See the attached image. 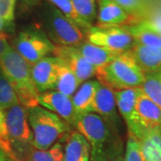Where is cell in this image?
Here are the masks:
<instances>
[{"instance_id": "obj_1", "label": "cell", "mask_w": 161, "mask_h": 161, "mask_svg": "<svg viewBox=\"0 0 161 161\" xmlns=\"http://www.w3.org/2000/svg\"><path fill=\"white\" fill-rule=\"evenodd\" d=\"M74 126L91 146L90 161H108L121 155L119 144L113 138V130L95 113L77 115Z\"/></svg>"}, {"instance_id": "obj_2", "label": "cell", "mask_w": 161, "mask_h": 161, "mask_svg": "<svg viewBox=\"0 0 161 161\" xmlns=\"http://www.w3.org/2000/svg\"><path fill=\"white\" fill-rule=\"evenodd\" d=\"M0 72L14 88L20 105L26 109L39 106L40 94L32 80L31 65L13 47L0 58Z\"/></svg>"}, {"instance_id": "obj_3", "label": "cell", "mask_w": 161, "mask_h": 161, "mask_svg": "<svg viewBox=\"0 0 161 161\" xmlns=\"http://www.w3.org/2000/svg\"><path fill=\"white\" fill-rule=\"evenodd\" d=\"M35 150H46L64 139L70 132V125L58 115L42 107L27 109Z\"/></svg>"}, {"instance_id": "obj_4", "label": "cell", "mask_w": 161, "mask_h": 161, "mask_svg": "<svg viewBox=\"0 0 161 161\" xmlns=\"http://www.w3.org/2000/svg\"><path fill=\"white\" fill-rule=\"evenodd\" d=\"M96 76L101 84L119 91L141 87L146 75L136 63L130 49L118 54L105 68L98 70Z\"/></svg>"}, {"instance_id": "obj_5", "label": "cell", "mask_w": 161, "mask_h": 161, "mask_svg": "<svg viewBox=\"0 0 161 161\" xmlns=\"http://www.w3.org/2000/svg\"><path fill=\"white\" fill-rule=\"evenodd\" d=\"M6 126L11 143L12 160L31 161L34 147L27 109L22 105H16L6 110Z\"/></svg>"}, {"instance_id": "obj_6", "label": "cell", "mask_w": 161, "mask_h": 161, "mask_svg": "<svg viewBox=\"0 0 161 161\" xmlns=\"http://www.w3.org/2000/svg\"><path fill=\"white\" fill-rule=\"evenodd\" d=\"M15 50L22 58L33 65L54 50L55 45L39 29H27L20 32L14 40Z\"/></svg>"}, {"instance_id": "obj_7", "label": "cell", "mask_w": 161, "mask_h": 161, "mask_svg": "<svg viewBox=\"0 0 161 161\" xmlns=\"http://www.w3.org/2000/svg\"><path fill=\"white\" fill-rule=\"evenodd\" d=\"M87 41L115 54L128 51L135 44L125 27L92 26L85 32Z\"/></svg>"}, {"instance_id": "obj_8", "label": "cell", "mask_w": 161, "mask_h": 161, "mask_svg": "<svg viewBox=\"0 0 161 161\" xmlns=\"http://www.w3.org/2000/svg\"><path fill=\"white\" fill-rule=\"evenodd\" d=\"M47 25L49 34L58 46L78 47L85 38L80 26L53 6L47 13Z\"/></svg>"}, {"instance_id": "obj_9", "label": "cell", "mask_w": 161, "mask_h": 161, "mask_svg": "<svg viewBox=\"0 0 161 161\" xmlns=\"http://www.w3.org/2000/svg\"><path fill=\"white\" fill-rule=\"evenodd\" d=\"M153 130H161V108L147 98L140 89L136 103V119L128 133L139 139L144 133Z\"/></svg>"}, {"instance_id": "obj_10", "label": "cell", "mask_w": 161, "mask_h": 161, "mask_svg": "<svg viewBox=\"0 0 161 161\" xmlns=\"http://www.w3.org/2000/svg\"><path fill=\"white\" fill-rule=\"evenodd\" d=\"M56 58L62 59L77 77L80 84L96 76L98 69L88 62L75 47L55 45L52 52Z\"/></svg>"}, {"instance_id": "obj_11", "label": "cell", "mask_w": 161, "mask_h": 161, "mask_svg": "<svg viewBox=\"0 0 161 161\" xmlns=\"http://www.w3.org/2000/svg\"><path fill=\"white\" fill-rule=\"evenodd\" d=\"M91 112L99 115L112 130L117 131L119 118L114 90L100 83L93 100Z\"/></svg>"}, {"instance_id": "obj_12", "label": "cell", "mask_w": 161, "mask_h": 161, "mask_svg": "<svg viewBox=\"0 0 161 161\" xmlns=\"http://www.w3.org/2000/svg\"><path fill=\"white\" fill-rule=\"evenodd\" d=\"M59 63V59L56 57H46L31 66L32 80L39 94L55 90Z\"/></svg>"}, {"instance_id": "obj_13", "label": "cell", "mask_w": 161, "mask_h": 161, "mask_svg": "<svg viewBox=\"0 0 161 161\" xmlns=\"http://www.w3.org/2000/svg\"><path fill=\"white\" fill-rule=\"evenodd\" d=\"M39 105L58 115L70 125H74L77 114L71 97L54 90L48 91L39 95Z\"/></svg>"}, {"instance_id": "obj_14", "label": "cell", "mask_w": 161, "mask_h": 161, "mask_svg": "<svg viewBox=\"0 0 161 161\" xmlns=\"http://www.w3.org/2000/svg\"><path fill=\"white\" fill-rule=\"evenodd\" d=\"M129 19L130 14L115 0H98L97 26L121 27Z\"/></svg>"}, {"instance_id": "obj_15", "label": "cell", "mask_w": 161, "mask_h": 161, "mask_svg": "<svg viewBox=\"0 0 161 161\" xmlns=\"http://www.w3.org/2000/svg\"><path fill=\"white\" fill-rule=\"evenodd\" d=\"M139 88H128L115 91V103L118 112L126 123L128 131L132 129L136 119V103L138 98Z\"/></svg>"}, {"instance_id": "obj_16", "label": "cell", "mask_w": 161, "mask_h": 161, "mask_svg": "<svg viewBox=\"0 0 161 161\" xmlns=\"http://www.w3.org/2000/svg\"><path fill=\"white\" fill-rule=\"evenodd\" d=\"M131 52L145 75L158 74L161 72V48L134 44Z\"/></svg>"}, {"instance_id": "obj_17", "label": "cell", "mask_w": 161, "mask_h": 161, "mask_svg": "<svg viewBox=\"0 0 161 161\" xmlns=\"http://www.w3.org/2000/svg\"><path fill=\"white\" fill-rule=\"evenodd\" d=\"M91 146L85 137L75 131L71 132L64 148L63 161H90Z\"/></svg>"}, {"instance_id": "obj_18", "label": "cell", "mask_w": 161, "mask_h": 161, "mask_svg": "<svg viewBox=\"0 0 161 161\" xmlns=\"http://www.w3.org/2000/svg\"><path fill=\"white\" fill-rule=\"evenodd\" d=\"M100 82L98 80H89L80 84L72 97V101L77 115L90 113L92 103Z\"/></svg>"}, {"instance_id": "obj_19", "label": "cell", "mask_w": 161, "mask_h": 161, "mask_svg": "<svg viewBox=\"0 0 161 161\" xmlns=\"http://www.w3.org/2000/svg\"><path fill=\"white\" fill-rule=\"evenodd\" d=\"M75 47L88 62H90L98 70L105 68L118 55L88 41L82 42Z\"/></svg>"}, {"instance_id": "obj_20", "label": "cell", "mask_w": 161, "mask_h": 161, "mask_svg": "<svg viewBox=\"0 0 161 161\" xmlns=\"http://www.w3.org/2000/svg\"><path fill=\"white\" fill-rule=\"evenodd\" d=\"M125 28L132 35L135 44L161 48V34L150 23H142Z\"/></svg>"}, {"instance_id": "obj_21", "label": "cell", "mask_w": 161, "mask_h": 161, "mask_svg": "<svg viewBox=\"0 0 161 161\" xmlns=\"http://www.w3.org/2000/svg\"><path fill=\"white\" fill-rule=\"evenodd\" d=\"M58 59L60 63L58 68V80L54 91L61 92L65 96L72 98L75 92L78 90V88L80 85V82L77 79L75 74L72 72V70L67 66V64L62 59L60 58Z\"/></svg>"}, {"instance_id": "obj_22", "label": "cell", "mask_w": 161, "mask_h": 161, "mask_svg": "<svg viewBox=\"0 0 161 161\" xmlns=\"http://www.w3.org/2000/svg\"><path fill=\"white\" fill-rule=\"evenodd\" d=\"M147 161H161V132L153 130L137 139Z\"/></svg>"}, {"instance_id": "obj_23", "label": "cell", "mask_w": 161, "mask_h": 161, "mask_svg": "<svg viewBox=\"0 0 161 161\" xmlns=\"http://www.w3.org/2000/svg\"><path fill=\"white\" fill-rule=\"evenodd\" d=\"M140 89L147 98L161 108V80L157 74L146 75Z\"/></svg>"}, {"instance_id": "obj_24", "label": "cell", "mask_w": 161, "mask_h": 161, "mask_svg": "<svg viewBox=\"0 0 161 161\" xmlns=\"http://www.w3.org/2000/svg\"><path fill=\"white\" fill-rule=\"evenodd\" d=\"M71 2L79 17L88 25L92 26V23L97 18L96 0H71Z\"/></svg>"}, {"instance_id": "obj_25", "label": "cell", "mask_w": 161, "mask_h": 161, "mask_svg": "<svg viewBox=\"0 0 161 161\" xmlns=\"http://www.w3.org/2000/svg\"><path fill=\"white\" fill-rule=\"evenodd\" d=\"M16 105H20L17 95L10 82L0 72V108L6 111Z\"/></svg>"}, {"instance_id": "obj_26", "label": "cell", "mask_w": 161, "mask_h": 161, "mask_svg": "<svg viewBox=\"0 0 161 161\" xmlns=\"http://www.w3.org/2000/svg\"><path fill=\"white\" fill-rule=\"evenodd\" d=\"M63 141H59L46 150H33L31 155V161H63Z\"/></svg>"}, {"instance_id": "obj_27", "label": "cell", "mask_w": 161, "mask_h": 161, "mask_svg": "<svg viewBox=\"0 0 161 161\" xmlns=\"http://www.w3.org/2000/svg\"><path fill=\"white\" fill-rule=\"evenodd\" d=\"M52 6L56 7L58 10L61 12L63 14H64L66 17L71 19L73 22H75L78 26H80L82 30L85 31L86 32L88 30L90 29L92 26L88 25L85 23L77 14V13L75 11V7L73 6L71 0H47Z\"/></svg>"}, {"instance_id": "obj_28", "label": "cell", "mask_w": 161, "mask_h": 161, "mask_svg": "<svg viewBox=\"0 0 161 161\" xmlns=\"http://www.w3.org/2000/svg\"><path fill=\"white\" fill-rule=\"evenodd\" d=\"M125 161H147L139 141L130 133H128Z\"/></svg>"}, {"instance_id": "obj_29", "label": "cell", "mask_w": 161, "mask_h": 161, "mask_svg": "<svg viewBox=\"0 0 161 161\" xmlns=\"http://www.w3.org/2000/svg\"><path fill=\"white\" fill-rule=\"evenodd\" d=\"M0 149L9 158H12L11 143L6 126V111L0 108Z\"/></svg>"}, {"instance_id": "obj_30", "label": "cell", "mask_w": 161, "mask_h": 161, "mask_svg": "<svg viewBox=\"0 0 161 161\" xmlns=\"http://www.w3.org/2000/svg\"><path fill=\"white\" fill-rule=\"evenodd\" d=\"M15 4L16 0H0V18L7 27L14 23Z\"/></svg>"}, {"instance_id": "obj_31", "label": "cell", "mask_w": 161, "mask_h": 161, "mask_svg": "<svg viewBox=\"0 0 161 161\" xmlns=\"http://www.w3.org/2000/svg\"><path fill=\"white\" fill-rule=\"evenodd\" d=\"M128 14L140 12L142 9V0H115Z\"/></svg>"}, {"instance_id": "obj_32", "label": "cell", "mask_w": 161, "mask_h": 161, "mask_svg": "<svg viewBox=\"0 0 161 161\" xmlns=\"http://www.w3.org/2000/svg\"><path fill=\"white\" fill-rule=\"evenodd\" d=\"M11 47L7 42V36L4 32H0V58H2Z\"/></svg>"}, {"instance_id": "obj_33", "label": "cell", "mask_w": 161, "mask_h": 161, "mask_svg": "<svg viewBox=\"0 0 161 161\" xmlns=\"http://www.w3.org/2000/svg\"><path fill=\"white\" fill-rule=\"evenodd\" d=\"M108 161H125V158L123 157L122 155H118L115 157V158H111Z\"/></svg>"}, {"instance_id": "obj_34", "label": "cell", "mask_w": 161, "mask_h": 161, "mask_svg": "<svg viewBox=\"0 0 161 161\" xmlns=\"http://www.w3.org/2000/svg\"><path fill=\"white\" fill-rule=\"evenodd\" d=\"M0 161H7V156L0 149Z\"/></svg>"}, {"instance_id": "obj_35", "label": "cell", "mask_w": 161, "mask_h": 161, "mask_svg": "<svg viewBox=\"0 0 161 161\" xmlns=\"http://www.w3.org/2000/svg\"><path fill=\"white\" fill-rule=\"evenodd\" d=\"M7 26L6 25V23L3 22V20L0 18V32H3V31L5 30V28H6Z\"/></svg>"}, {"instance_id": "obj_36", "label": "cell", "mask_w": 161, "mask_h": 161, "mask_svg": "<svg viewBox=\"0 0 161 161\" xmlns=\"http://www.w3.org/2000/svg\"><path fill=\"white\" fill-rule=\"evenodd\" d=\"M157 75H158V78H159V79H160V80H161V72H159V73H158V74H157Z\"/></svg>"}, {"instance_id": "obj_37", "label": "cell", "mask_w": 161, "mask_h": 161, "mask_svg": "<svg viewBox=\"0 0 161 161\" xmlns=\"http://www.w3.org/2000/svg\"><path fill=\"white\" fill-rule=\"evenodd\" d=\"M36 1H38V0H31V3H33V2H36Z\"/></svg>"}, {"instance_id": "obj_38", "label": "cell", "mask_w": 161, "mask_h": 161, "mask_svg": "<svg viewBox=\"0 0 161 161\" xmlns=\"http://www.w3.org/2000/svg\"><path fill=\"white\" fill-rule=\"evenodd\" d=\"M160 132H161V130H160Z\"/></svg>"}]
</instances>
